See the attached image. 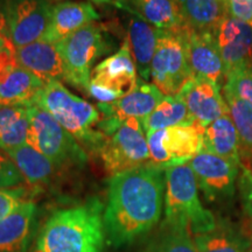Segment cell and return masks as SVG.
<instances>
[{"instance_id": "obj_1", "label": "cell", "mask_w": 252, "mask_h": 252, "mask_svg": "<svg viewBox=\"0 0 252 252\" xmlns=\"http://www.w3.org/2000/svg\"><path fill=\"white\" fill-rule=\"evenodd\" d=\"M165 189V169L151 165L112 175L103 214L108 244L125 247L152 230L161 217Z\"/></svg>"}, {"instance_id": "obj_2", "label": "cell", "mask_w": 252, "mask_h": 252, "mask_svg": "<svg viewBox=\"0 0 252 252\" xmlns=\"http://www.w3.org/2000/svg\"><path fill=\"white\" fill-rule=\"evenodd\" d=\"M104 206L91 197L56 210L46 220L31 252H103Z\"/></svg>"}, {"instance_id": "obj_3", "label": "cell", "mask_w": 252, "mask_h": 252, "mask_svg": "<svg viewBox=\"0 0 252 252\" xmlns=\"http://www.w3.org/2000/svg\"><path fill=\"white\" fill-rule=\"evenodd\" d=\"M35 104L46 110L81 146L98 152L105 135L99 130L102 115L97 106L71 94L59 81L46 82Z\"/></svg>"}, {"instance_id": "obj_4", "label": "cell", "mask_w": 252, "mask_h": 252, "mask_svg": "<svg viewBox=\"0 0 252 252\" xmlns=\"http://www.w3.org/2000/svg\"><path fill=\"white\" fill-rule=\"evenodd\" d=\"M165 178L163 222L185 226L193 237L215 228V216L202 206L196 179L189 163L165 169Z\"/></svg>"}, {"instance_id": "obj_5", "label": "cell", "mask_w": 252, "mask_h": 252, "mask_svg": "<svg viewBox=\"0 0 252 252\" xmlns=\"http://www.w3.org/2000/svg\"><path fill=\"white\" fill-rule=\"evenodd\" d=\"M65 69V81L87 93L94 62L110 50L108 32L91 23L56 43Z\"/></svg>"}, {"instance_id": "obj_6", "label": "cell", "mask_w": 252, "mask_h": 252, "mask_svg": "<svg viewBox=\"0 0 252 252\" xmlns=\"http://www.w3.org/2000/svg\"><path fill=\"white\" fill-rule=\"evenodd\" d=\"M193 78L184 28L176 32L161 31L151 65L152 84L165 97H175Z\"/></svg>"}, {"instance_id": "obj_7", "label": "cell", "mask_w": 252, "mask_h": 252, "mask_svg": "<svg viewBox=\"0 0 252 252\" xmlns=\"http://www.w3.org/2000/svg\"><path fill=\"white\" fill-rule=\"evenodd\" d=\"M27 144L39 151L55 166L83 163L87 154L80 143L39 105L28 106Z\"/></svg>"}, {"instance_id": "obj_8", "label": "cell", "mask_w": 252, "mask_h": 252, "mask_svg": "<svg viewBox=\"0 0 252 252\" xmlns=\"http://www.w3.org/2000/svg\"><path fill=\"white\" fill-rule=\"evenodd\" d=\"M206 126L196 121L146 133L150 165L167 169L185 165L202 152Z\"/></svg>"}, {"instance_id": "obj_9", "label": "cell", "mask_w": 252, "mask_h": 252, "mask_svg": "<svg viewBox=\"0 0 252 252\" xmlns=\"http://www.w3.org/2000/svg\"><path fill=\"white\" fill-rule=\"evenodd\" d=\"M104 168L110 175L150 165L147 138L139 119H127L105 139L98 150Z\"/></svg>"}, {"instance_id": "obj_10", "label": "cell", "mask_w": 252, "mask_h": 252, "mask_svg": "<svg viewBox=\"0 0 252 252\" xmlns=\"http://www.w3.org/2000/svg\"><path fill=\"white\" fill-rule=\"evenodd\" d=\"M165 96L152 83L139 80L137 87L112 103L98 104L102 121L99 130L104 135L111 134L122 123L134 118L143 121L162 102Z\"/></svg>"}, {"instance_id": "obj_11", "label": "cell", "mask_w": 252, "mask_h": 252, "mask_svg": "<svg viewBox=\"0 0 252 252\" xmlns=\"http://www.w3.org/2000/svg\"><path fill=\"white\" fill-rule=\"evenodd\" d=\"M198 189L210 202L225 201L235 195L239 165L216 154L202 151L189 161Z\"/></svg>"}, {"instance_id": "obj_12", "label": "cell", "mask_w": 252, "mask_h": 252, "mask_svg": "<svg viewBox=\"0 0 252 252\" xmlns=\"http://www.w3.org/2000/svg\"><path fill=\"white\" fill-rule=\"evenodd\" d=\"M52 7L50 0H6L9 39L14 49L45 37Z\"/></svg>"}, {"instance_id": "obj_13", "label": "cell", "mask_w": 252, "mask_h": 252, "mask_svg": "<svg viewBox=\"0 0 252 252\" xmlns=\"http://www.w3.org/2000/svg\"><path fill=\"white\" fill-rule=\"evenodd\" d=\"M184 35L188 63L194 77L213 82L222 89L225 82V69L216 42V34L198 33L184 27Z\"/></svg>"}, {"instance_id": "obj_14", "label": "cell", "mask_w": 252, "mask_h": 252, "mask_svg": "<svg viewBox=\"0 0 252 252\" xmlns=\"http://www.w3.org/2000/svg\"><path fill=\"white\" fill-rule=\"evenodd\" d=\"M225 75L234 69L251 65L252 63V27L231 15H226L216 31Z\"/></svg>"}, {"instance_id": "obj_15", "label": "cell", "mask_w": 252, "mask_h": 252, "mask_svg": "<svg viewBox=\"0 0 252 252\" xmlns=\"http://www.w3.org/2000/svg\"><path fill=\"white\" fill-rule=\"evenodd\" d=\"M138 82L137 68L126 37L115 54L103 60L93 69L90 77V83L116 91L122 96L133 90Z\"/></svg>"}, {"instance_id": "obj_16", "label": "cell", "mask_w": 252, "mask_h": 252, "mask_svg": "<svg viewBox=\"0 0 252 252\" xmlns=\"http://www.w3.org/2000/svg\"><path fill=\"white\" fill-rule=\"evenodd\" d=\"M187 105L193 121L207 127L210 123L229 113L220 88L204 78L194 77L179 94Z\"/></svg>"}, {"instance_id": "obj_17", "label": "cell", "mask_w": 252, "mask_h": 252, "mask_svg": "<svg viewBox=\"0 0 252 252\" xmlns=\"http://www.w3.org/2000/svg\"><path fill=\"white\" fill-rule=\"evenodd\" d=\"M19 67L26 69L42 82L65 81V69L58 47L48 41L39 40L18 47L13 53Z\"/></svg>"}, {"instance_id": "obj_18", "label": "cell", "mask_w": 252, "mask_h": 252, "mask_svg": "<svg viewBox=\"0 0 252 252\" xmlns=\"http://www.w3.org/2000/svg\"><path fill=\"white\" fill-rule=\"evenodd\" d=\"M99 19V13L91 2L58 1L53 4L48 30L42 40L59 43L72 33Z\"/></svg>"}, {"instance_id": "obj_19", "label": "cell", "mask_w": 252, "mask_h": 252, "mask_svg": "<svg viewBox=\"0 0 252 252\" xmlns=\"http://www.w3.org/2000/svg\"><path fill=\"white\" fill-rule=\"evenodd\" d=\"M119 8L124 9L126 13H128L126 20V27H127L126 39L128 41L137 72L143 81H150L151 65L161 31L152 26L133 12L124 7Z\"/></svg>"}, {"instance_id": "obj_20", "label": "cell", "mask_w": 252, "mask_h": 252, "mask_svg": "<svg viewBox=\"0 0 252 252\" xmlns=\"http://www.w3.org/2000/svg\"><path fill=\"white\" fill-rule=\"evenodd\" d=\"M36 216V206L26 201L13 213L0 220V252H24L26 250Z\"/></svg>"}, {"instance_id": "obj_21", "label": "cell", "mask_w": 252, "mask_h": 252, "mask_svg": "<svg viewBox=\"0 0 252 252\" xmlns=\"http://www.w3.org/2000/svg\"><path fill=\"white\" fill-rule=\"evenodd\" d=\"M45 82L26 69L15 65L0 81V105L28 106L36 103Z\"/></svg>"}, {"instance_id": "obj_22", "label": "cell", "mask_w": 252, "mask_h": 252, "mask_svg": "<svg viewBox=\"0 0 252 252\" xmlns=\"http://www.w3.org/2000/svg\"><path fill=\"white\" fill-rule=\"evenodd\" d=\"M133 12L160 31H180L185 27L175 0H119L115 4Z\"/></svg>"}, {"instance_id": "obj_23", "label": "cell", "mask_w": 252, "mask_h": 252, "mask_svg": "<svg viewBox=\"0 0 252 252\" xmlns=\"http://www.w3.org/2000/svg\"><path fill=\"white\" fill-rule=\"evenodd\" d=\"M185 27L198 33L216 34L228 15L222 0H175Z\"/></svg>"}, {"instance_id": "obj_24", "label": "cell", "mask_w": 252, "mask_h": 252, "mask_svg": "<svg viewBox=\"0 0 252 252\" xmlns=\"http://www.w3.org/2000/svg\"><path fill=\"white\" fill-rule=\"evenodd\" d=\"M251 238L252 223L241 232L229 223L217 222L214 229L194 236V242L197 252H248Z\"/></svg>"}, {"instance_id": "obj_25", "label": "cell", "mask_w": 252, "mask_h": 252, "mask_svg": "<svg viewBox=\"0 0 252 252\" xmlns=\"http://www.w3.org/2000/svg\"><path fill=\"white\" fill-rule=\"evenodd\" d=\"M239 165V138L230 113L210 123L203 135V150Z\"/></svg>"}, {"instance_id": "obj_26", "label": "cell", "mask_w": 252, "mask_h": 252, "mask_svg": "<svg viewBox=\"0 0 252 252\" xmlns=\"http://www.w3.org/2000/svg\"><path fill=\"white\" fill-rule=\"evenodd\" d=\"M24 176L25 182L32 188L48 184L53 178L55 165L39 151L25 144L17 149L5 151Z\"/></svg>"}, {"instance_id": "obj_27", "label": "cell", "mask_w": 252, "mask_h": 252, "mask_svg": "<svg viewBox=\"0 0 252 252\" xmlns=\"http://www.w3.org/2000/svg\"><path fill=\"white\" fill-rule=\"evenodd\" d=\"M230 117L239 138V167L252 174V108L231 91L223 89Z\"/></svg>"}, {"instance_id": "obj_28", "label": "cell", "mask_w": 252, "mask_h": 252, "mask_svg": "<svg viewBox=\"0 0 252 252\" xmlns=\"http://www.w3.org/2000/svg\"><path fill=\"white\" fill-rule=\"evenodd\" d=\"M28 130L27 108L0 105V150H13L27 144Z\"/></svg>"}, {"instance_id": "obj_29", "label": "cell", "mask_w": 252, "mask_h": 252, "mask_svg": "<svg viewBox=\"0 0 252 252\" xmlns=\"http://www.w3.org/2000/svg\"><path fill=\"white\" fill-rule=\"evenodd\" d=\"M191 122L194 121L184 99L180 96H175L165 97L154 111L141 121V124L145 133H149L180 124H189Z\"/></svg>"}, {"instance_id": "obj_30", "label": "cell", "mask_w": 252, "mask_h": 252, "mask_svg": "<svg viewBox=\"0 0 252 252\" xmlns=\"http://www.w3.org/2000/svg\"><path fill=\"white\" fill-rule=\"evenodd\" d=\"M145 252H197L193 235L187 228L163 222Z\"/></svg>"}, {"instance_id": "obj_31", "label": "cell", "mask_w": 252, "mask_h": 252, "mask_svg": "<svg viewBox=\"0 0 252 252\" xmlns=\"http://www.w3.org/2000/svg\"><path fill=\"white\" fill-rule=\"evenodd\" d=\"M222 89L231 91L252 108V67L245 65L229 71Z\"/></svg>"}, {"instance_id": "obj_32", "label": "cell", "mask_w": 252, "mask_h": 252, "mask_svg": "<svg viewBox=\"0 0 252 252\" xmlns=\"http://www.w3.org/2000/svg\"><path fill=\"white\" fill-rule=\"evenodd\" d=\"M33 191L25 187L2 188L0 189V220L6 219L9 214L13 213L18 207L26 202Z\"/></svg>"}, {"instance_id": "obj_33", "label": "cell", "mask_w": 252, "mask_h": 252, "mask_svg": "<svg viewBox=\"0 0 252 252\" xmlns=\"http://www.w3.org/2000/svg\"><path fill=\"white\" fill-rule=\"evenodd\" d=\"M25 182L13 160L5 151L0 150V189L20 187Z\"/></svg>"}, {"instance_id": "obj_34", "label": "cell", "mask_w": 252, "mask_h": 252, "mask_svg": "<svg viewBox=\"0 0 252 252\" xmlns=\"http://www.w3.org/2000/svg\"><path fill=\"white\" fill-rule=\"evenodd\" d=\"M228 14L252 27V0H222Z\"/></svg>"}, {"instance_id": "obj_35", "label": "cell", "mask_w": 252, "mask_h": 252, "mask_svg": "<svg viewBox=\"0 0 252 252\" xmlns=\"http://www.w3.org/2000/svg\"><path fill=\"white\" fill-rule=\"evenodd\" d=\"M239 189L243 198L244 209L252 223V174L245 169H242V174L239 176Z\"/></svg>"}, {"instance_id": "obj_36", "label": "cell", "mask_w": 252, "mask_h": 252, "mask_svg": "<svg viewBox=\"0 0 252 252\" xmlns=\"http://www.w3.org/2000/svg\"><path fill=\"white\" fill-rule=\"evenodd\" d=\"M0 49H7L14 53V47L9 39L6 0H0Z\"/></svg>"}, {"instance_id": "obj_37", "label": "cell", "mask_w": 252, "mask_h": 252, "mask_svg": "<svg viewBox=\"0 0 252 252\" xmlns=\"http://www.w3.org/2000/svg\"><path fill=\"white\" fill-rule=\"evenodd\" d=\"M17 63L14 61L13 53L9 52L7 49L0 50V81L4 78L12 68L15 67Z\"/></svg>"}, {"instance_id": "obj_38", "label": "cell", "mask_w": 252, "mask_h": 252, "mask_svg": "<svg viewBox=\"0 0 252 252\" xmlns=\"http://www.w3.org/2000/svg\"><path fill=\"white\" fill-rule=\"evenodd\" d=\"M90 2L96 5H105V4H113L115 5L116 2H118L119 0H89Z\"/></svg>"}, {"instance_id": "obj_39", "label": "cell", "mask_w": 252, "mask_h": 252, "mask_svg": "<svg viewBox=\"0 0 252 252\" xmlns=\"http://www.w3.org/2000/svg\"><path fill=\"white\" fill-rule=\"evenodd\" d=\"M248 252H252V238H251V243H250V247L248 249Z\"/></svg>"}, {"instance_id": "obj_40", "label": "cell", "mask_w": 252, "mask_h": 252, "mask_svg": "<svg viewBox=\"0 0 252 252\" xmlns=\"http://www.w3.org/2000/svg\"><path fill=\"white\" fill-rule=\"evenodd\" d=\"M50 1H52V2H53V1H56V0H50Z\"/></svg>"}, {"instance_id": "obj_41", "label": "cell", "mask_w": 252, "mask_h": 252, "mask_svg": "<svg viewBox=\"0 0 252 252\" xmlns=\"http://www.w3.org/2000/svg\"><path fill=\"white\" fill-rule=\"evenodd\" d=\"M251 67H252V63H251Z\"/></svg>"}, {"instance_id": "obj_42", "label": "cell", "mask_w": 252, "mask_h": 252, "mask_svg": "<svg viewBox=\"0 0 252 252\" xmlns=\"http://www.w3.org/2000/svg\"><path fill=\"white\" fill-rule=\"evenodd\" d=\"M0 50H1V49H0Z\"/></svg>"}]
</instances>
